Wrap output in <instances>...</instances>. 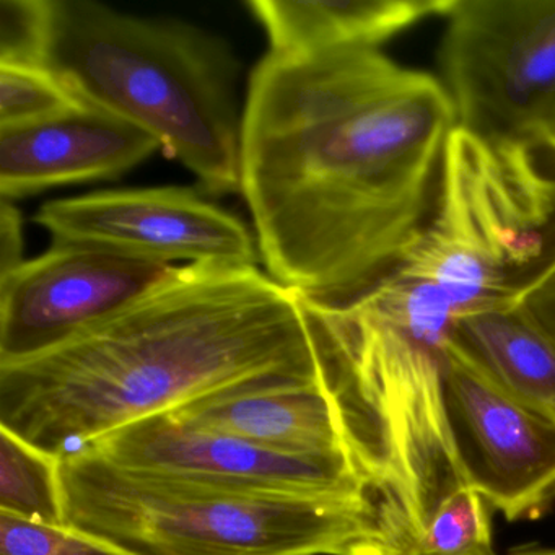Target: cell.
<instances>
[{
    "instance_id": "ac0fdd59",
    "label": "cell",
    "mask_w": 555,
    "mask_h": 555,
    "mask_svg": "<svg viewBox=\"0 0 555 555\" xmlns=\"http://www.w3.org/2000/svg\"><path fill=\"white\" fill-rule=\"evenodd\" d=\"M0 555H125L87 535L0 513Z\"/></svg>"
},
{
    "instance_id": "7402d4cb",
    "label": "cell",
    "mask_w": 555,
    "mask_h": 555,
    "mask_svg": "<svg viewBox=\"0 0 555 555\" xmlns=\"http://www.w3.org/2000/svg\"><path fill=\"white\" fill-rule=\"evenodd\" d=\"M508 555H555V547H544L539 544H525L512 548Z\"/></svg>"
},
{
    "instance_id": "8992f818",
    "label": "cell",
    "mask_w": 555,
    "mask_h": 555,
    "mask_svg": "<svg viewBox=\"0 0 555 555\" xmlns=\"http://www.w3.org/2000/svg\"><path fill=\"white\" fill-rule=\"evenodd\" d=\"M80 448L135 473L360 506L385 521L402 554L411 555L418 542L414 521L398 493L350 461L272 450L190 427L170 412L116 428Z\"/></svg>"
},
{
    "instance_id": "ffe728a7",
    "label": "cell",
    "mask_w": 555,
    "mask_h": 555,
    "mask_svg": "<svg viewBox=\"0 0 555 555\" xmlns=\"http://www.w3.org/2000/svg\"><path fill=\"white\" fill-rule=\"evenodd\" d=\"M22 216L14 201L0 203V279L8 278L24 264Z\"/></svg>"
},
{
    "instance_id": "2e32d148",
    "label": "cell",
    "mask_w": 555,
    "mask_h": 555,
    "mask_svg": "<svg viewBox=\"0 0 555 555\" xmlns=\"http://www.w3.org/2000/svg\"><path fill=\"white\" fill-rule=\"evenodd\" d=\"M470 486L451 493L428 519L412 555H463L492 545V515Z\"/></svg>"
},
{
    "instance_id": "8fae6325",
    "label": "cell",
    "mask_w": 555,
    "mask_h": 555,
    "mask_svg": "<svg viewBox=\"0 0 555 555\" xmlns=\"http://www.w3.org/2000/svg\"><path fill=\"white\" fill-rule=\"evenodd\" d=\"M157 149L149 132L89 106L38 125L0 129V196L14 201L50 188L112 180Z\"/></svg>"
},
{
    "instance_id": "30bf717a",
    "label": "cell",
    "mask_w": 555,
    "mask_h": 555,
    "mask_svg": "<svg viewBox=\"0 0 555 555\" xmlns=\"http://www.w3.org/2000/svg\"><path fill=\"white\" fill-rule=\"evenodd\" d=\"M175 266L54 243L0 279V365L47 352L147 294Z\"/></svg>"
},
{
    "instance_id": "d6986e66",
    "label": "cell",
    "mask_w": 555,
    "mask_h": 555,
    "mask_svg": "<svg viewBox=\"0 0 555 555\" xmlns=\"http://www.w3.org/2000/svg\"><path fill=\"white\" fill-rule=\"evenodd\" d=\"M509 300L555 343V222L541 256L515 285Z\"/></svg>"
},
{
    "instance_id": "603a6c76",
    "label": "cell",
    "mask_w": 555,
    "mask_h": 555,
    "mask_svg": "<svg viewBox=\"0 0 555 555\" xmlns=\"http://www.w3.org/2000/svg\"><path fill=\"white\" fill-rule=\"evenodd\" d=\"M463 555H496L493 551V545H482V547L474 548V551L466 552Z\"/></svg>"
},
{
    "instance_id": "ba28073f",
    "label": "cell",
    "mask_w": 555,
    "mask_h": 555,
    "mask_svg": "<svg viewBox=\"0 0 555 555\" xmlns=\"http://www.w3.org/2000/svg\"><path fill=\"white\" fill-rule=\"evenodd\" d=\"M444 408L467 486L506 521L555 503V422L509 395L453 336L444 346Z\"/></svg>"
},
{
    "instance_id": "277c9868",
    "label": "cell",
    "mask_w": 555,
    "mask_h": 555,
    "mask_svg": "<svg viewBox=\"0 0 555 555\" xmlns=\"http://www.w3.org/2000/svg\"><path fill=\"white\" fill-rule=\"evenodd\" d=\"M64 525L125 555H402L376 513L122 469L89 448L57 461Z\"/></svg>"
},
{
    "instance_id": "52a82bcc",
    "label": "cell",
    "mask_w": 555,
    "mask_h": 555,
    "mask_svg": "<svg viewBox=\"0 0 555 555\" xmlns=\"http://www.w3.org/2000/svg\"><path fill=\"white\" fill-rule=\"evenodd\" d=\"M444 18L438 63L456 126L539 144L555 103V0H454Z\"/></svg>"
},
{
    "instance_id": "3957f363",
    "label": "cell",
    "mask_w": 555,
    "mask_h": 555,
    "mask_svg": "<svg viewBox=\"0 0 555 555\" xmlns=\"http://www.w3.org/2000/svg\"><path fill=\"white\" fill-rule=\"evenodd\" d=\"M44 69L157 139L210 193H240V63L220 38L93 0H50Z\"/></svg>"
},
{
    "instance_id": "7a4b0ae2",
    "label": "cell",
    "mask_w": 555,
    "mask_h": 555,
    "mask_svg": "<svg viewBox=\"0 0 555 555\" xmlns=\"http://www.w3.org/2000/svg\"><path fill=\"white\" fill-rule=\"evenodd\" d=\"M331 373L300 295L256 266H175L102 323L0 365V428L61 457L219 392Z\"/></svg>"
},
{
    "instance_id": "7c38bea8",
    "label": "cell",
    "mask_w": 555,
    "mask_h": 555,
    "mask_svg": "<svg viewBox=\"0 0 555 555\" xmlns=\"http://www.w3.org/2000/svg\"><path fill=\"white\" fill-rule=\"evenodd\" d=\"M454 0H248L269 40V54L308 57L378 50L385 41L435 15Z\"/></svg>"
},
{
    "instance_id": "9c48e42d",
    "label": "cell",
    "mask_w": 555,
    "mask_h": 555,
    "mask_svg": "<svg viewBox=\"0 0 555 555\" xmlns=\"http://www.w3.org/2000/svg\"><path fill=\"white\" fill-rule=\"evenodd\" d=\"M54 243L95 246L170 264L248 268L258 242L242 219L188 188L100 191L44 204L35 217Z\"/></svg>"
},
{
    "instance_id": "e0dca14e",
    "label": "cell",
    "mask_w": 555,
    "mask_h": 555,
    "mask_svg": "<svg viewBox=\"0 0 555 555\" xmlns=\"http://www.w3.org/2000/svg\"><path fill=\"white\" fill-rule=\"evenodd\" d=\"M50 0H0V64L43 67Z\"/></svg>"
},
{
    "instance_id": "9a60e30c",
    "label": "cell",
    "mask_w": 555,
    "mask_h": 555,
    "mask_svg": "<svg viewBox=\"0 0 555 555\" xmlns=\"http://www.w3.org/2000/svg\"><path fill=\"white\" fill-rule=\"evenodd\" d=\"M87 108L44 67L0 64V129L24 128Z\"/></svg>"
},
{
    "instance_id": "5bb4252c",
    "label": "cell",
    "mask_w": 555,
    "mask_h": 555,
    "mask_svg": "<svg viewBox=\"0 0 555 555\" xmlns=\"http://www.w3.org/2000/svg\"><path fill=\"white\" fill-rule=\"evenodd\" d=\"M57 461L0 428V513L66 528Z\"/></svg>"
},
{
    "instance_id": "4fadbf2b",
    "label": "cell",
    "mask_w": 555,
    "mask_h": 555,
    "mask_svg": "<svg viewBox=\"0 0 555 555\" xmlns=\"http://www.w3.org/2000/svg\"><path fill=\"white\" fill-rule=\"evenodd\" d=\"M451 336L505 391L555 422V343L509 298L464 314Z\"/></svg>"
},
{
    "instance_id": "5b68a950",
    "label": "cell",
    "mask_w": 555,
    "mask_h": 555,
    "mask_svg": "<svg viewBox=\"0 0 555 555\" xmlns=\"http://www.w3.org/2000/svg\"><path fill=\"white\" fill-rule=\"evenodd\" d=\"M555 222V158L542 145L454 126L430 222L392 274L454 318L508 300Z\"/></svg>"
},
{
    "instance_id": "6da1fadb",
    "label": "cell",
    "mask_w": 555,
    "mask_h": 555,
    "mask_svg": "<svg viewBox=\"0 0 555 555\" xmlns=\"http://www.w3.org/2000/svg\"><path fill=\"white\" fill-rule=\"evenodd\" d=\"M454 126L441 80L379 50L266 54L243 105L240 193L268 274L324 305L392 274L430 222Z\"/></svg>"
},
{
    "instance_id": "44dd1931",
    "label": "cell",
    "mask_w": 555,
    "mask_h": 555,
    "mask_svg": "<svg viewBox=\"0 0 555 555\" xmlns=\"http://www.w3.org/2000/svg\"><path fill=\"white\" fill-rule=\"evenodd\" d=\"M539 144L551 152L555 158V103L552 105L551 112L545 116L544 125H542L541 134H539Z\"/></svg>"
}]
</instances>
